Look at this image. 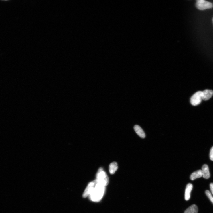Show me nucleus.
Here are the masks:
<instances>
[{
  "instance_id": "1",
  "label": "nucleus",
  "mask_w": 213,
  "mask_h": 213,
  "mask_svg": "<svg viewBox=\"0 0 213 213\" xmlns=\"http://www.w3.org/2000/svg\"><path fill=\"white\" fill-rule=\"evenodd\" d=\"M96 182L95 186L89 195V196L91 200L94 202H98L100 201L103 196L105 186L97 183L96 181Z\"/></svg>"
},
{
  "instance_id": "2",
  "label": "nucleus",
  "mask_w": 213,
  "mask_h": 213,
  "mask_svg": "<svg viewBox=\"0 0 213 213\" xmlns=\"http://www.w3.org/2000/svg\"><path fill=\"white\" fill-rule=\"evenodd\" d=\"M97 183L105 186H107L109 183V177L106 173L104 171L103 169H99L96 175Z\"/></svg>"
},
{
  "instance_id": "3",
  "label": "nucleus",
  "mask_w": 213,
  "mask_h": 213,
  "mask_svg": "<svg viewBox=\"0 0 213 213\" xmlns=\"http://www.w3.org/2000/svg\"><path fill=\"white\" fill-rule=\"evenodd\" d=\"M196 6L198 9L204 10L212 8L213 5L212 3L204 0H199L196 1Z\"/></svg>"
},
{
  "instance_id": "4",
  "label": "nucleus",
  "mask_w": 213,
  "mask_h": 213,
  "mask_svg": "<svg viewBox=\"0 0 213 213\" xmlns=\"http://www.w3.org/2000/svg\"><path fill=\"white\" fill-rule=\"evenodd\" d=\"M202 100V91H199L193 95L191 98L190 102L192 105L196 106L199 105Z\"/></svg>"
},
{
  "instance_id": "5",
  "label": "nucleus",
  "mask_w": 213,
  "mask_h": 213,
  "mask_svg": "<svg viewBox=\"0 0 213 213\" xmlns=\"http://www.w3.org/2000/svg\"><path fill=\"white\" fill-rule=\"evenodd\" d=\"M96 183V180H95L88 184L83 194V197L84 198H85L88 196H89L95 186Z\"/></svg>"
},
{
  "instance_id": "6",
  "label": "nucleus",
  "mask_w": 213,
  "mask_h": 213,
  "mask_svg": "<svg viewBox=\"0 0 213 213\" xmlns=\"http://www.w3.org/2000/svg\"><path fill=\"white\" fill-rule=\"evenodd\" d=\"M213 96V91L206 90L202 92V100L206 101L210 99Z\"/></svg>"
},
{
  "instance_id": "7",
  "label": "nucleus",
  "mask_w": 213,
  "mask_h": 213,
  "mask_svg": "<svg viewBox=\"0 0 213 213\" xmlns=\"http://www.w3.org/2000/svg\"><path fill=\"white\" fill-rule=\"evenodd\" d=\"M193 186L191 183H189L186 185L185 194V199L186 200L188 201L190 199L191 193L192 190Z\"/></svg>"
},
{
  "instance_id": "8",
  "label": "nucleus",
  "mask_w": 213,
  "mask_h": 213,
  "mask_svg": "<svg viewBox=\"0 0 213 213\" xmlns=\"http://www.w3.org/2000/svg\"><path fill=\"white\" fill-rule=\"evenodd\" d=\"M202 172L203 177L206 179H209L210 177V174L208 165L204 164L202 167Z\"/></svg>"
},
{
  "instance_id": "9",
  "label": "nucleus",
  "mask_w": 213,
  "mask_h": 213,
  "mask_svg": "<svg viewBox=\"0 0 213 213\" xmlns=\"http://www.w3.org/2000/svg\"><path fill=\"white\" fill-rule=\"evenodd\" d=\"M134 130L140 137L144 138L145 137V133L143 129L138 125H136L134 127Z\"/></svg>"
},
{
  "instance_id": "10",
  "label": "nucleus",
  "mask_w": 213,
  "mask_h": 213,
  "mask_svg": "<svg viewBox=\"0 0 213 213\" xmlns=\"http://www.w3.org/2000/svg\"><path fill=\"white\" fill-rule=\"evenodd\" d=\"M202 176V170L196 171L193 173L190 176V179L193 180L196 179L201 178Z\"/></svg>"
},
{
  "instance_id": "11",
  "label": "nucleus",
  "mask_w": 213,
  "mask_h": 213,
  "mask_svg": "<svg viewBox=\"0 0 213 213\" xmlns=\"http://www.w3.org/2000/svg\"><path fill=\"white\" fill-rule=\"evenodd\" d=\"M109 171L110 174L113 175L118 169L117 163L114 162L110 163L109 165Z\"/></svg>"
},
{
  "instance_id": "12",
  "label": "nucleus",
  "mask_w": 213,
  "mask_h": 213,
  "mask_svg": "<svg viewBox=\"0 0 213 213\" xmlns=\"http://www.w3.org/2000/svg\"><path fill=\"white\" fill-rule=\"evenodd\" d=\"M198 208L196 205L193 204L188 208L184 212V213H198Z\"/></svg>"
},
{
  "instance_id": "13",
  "label": "nucleus",
  "mask_w": 213,
  "mask_h": 213,
  "mask_svg": "<svg viewBox=\"0 0 213 213\" xmlns=\"http://www.w3.org/2000/svg\"><path fill=\"white\" fill-rule=\"evenodd\" d=\"M205 193H206L208 198L213 204V196H212L209 190H207L205 192Z\"/></svg>"
},
{
  "instance_id": "14",
  "label": "nucleus",
  "mask_w": 213,
  "mask_h": 213,
  "mask_svg": "<svg viewBox=\"0 0 213 213\" xmlns=\"http://www.w3.org/2000/svg\"><path fill=\"white\" fill-rule=\"evenodd\" d=\"M210 159L211 161H213V146L210 149Z\"/></svg>"
},
{
  "instance_id": "15",
  "label": "nucleus",
  "mask_w": 213,
  "mask_h": 213,
  "mask_svg": "<svg viewBox=\"0 0 213 213\" xmlns=\"http://www.w3.org/2000/svg\"><path fill=\"white\" fill-rule=\"evenodd\" d=\"M210 189L213 195V183H211L210 185Z\"/></svg>"
},
{
  "instance_id": "16",
  "label": "nucleus",
  "mask_w": 213,
  "mask_h": 213,
  "mask_svg": "<svg viewBox=\"0 0 213 213\" xmlns=\"http://www.w3.org/2000/svg\"></svg>"
}]
</instances>
